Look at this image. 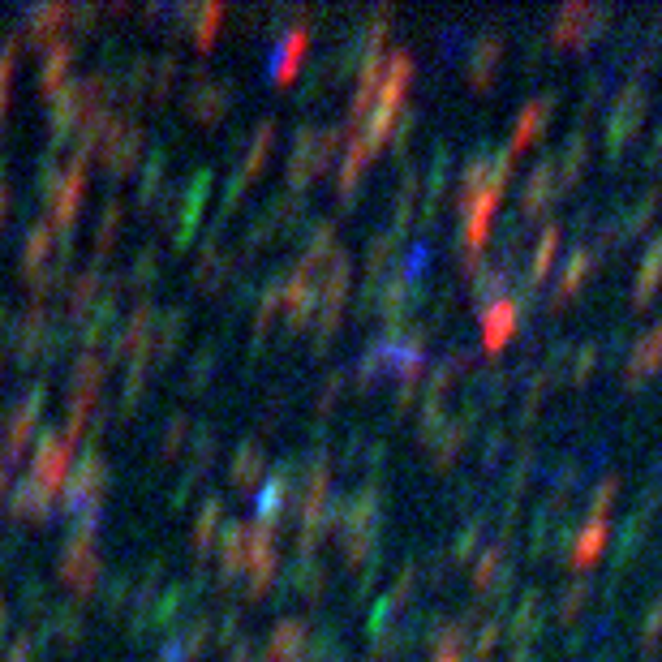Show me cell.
<instances>
[{
	"instance_id": "obj_1",
	"label": "cell",
	"mask_w": 662,
	"mask_h": 662,
	"mask_svg": "<svg viewBox=\"0 0 662 662\" xmlns=\"http://www.w3.org/2000/svg\"><path fill=\"white\" fill-rule=\"evenodd\" d=\"M512 327H516V306H512V301H495V306L486 310V319H482V340H486V349H499V344L508 340Z\"/></svg>"
},
{
	"instance_id": "obj_2",
	"label": "cell",
	"mask_w": 662,
	"mask_h": 662,
	"mask_svg": "<svg viewBox=\"0 0 662 662\" xmlns=\"http://www.w3.org/2000/svg\"><path fill=\"white\" fill-rule=\"evenodd\" d=\"M654 357H662V323H658V327L650 331V336H645V340H641V349H637V353H632V357H628V370H632V374H641V370H650V366H654Z\"/></svg>"
},
{
	"instance_id": "obj_3",
	"label": "cell",
	"mask_w": 662,
	"mask_h": 662,
	"mask_svg": "<svg viewBox=\"0 0 662 662\" xmlns=\"http://www.w3.org/2000/svg\"><path fill=\"white\" fill-rule=\"evenodd\" d=\"M546 121V99H538V104H529L525 112H521V121H516V138H512V147H525L529 138L538 134V125Z\"/></svg>"
},
{
	"instance_id": "obj_4",
	"label": "cell",
	"mask_w": 662,
	"mask_h": 662,
	"mask_svg": "<svg viewBox=\"0 0 662 662\" xmlns=\"http://www.w3.org/2000/svg\"><path fill=\"white\" fill-rule=\"evenodd\" d=\"M306 48V31H289V39H284V48H276V74L280 78H289L293 74V61H297V52Z\"/></svg>"
},
{
	"instance_id": "obj_5",
	"label": "cell",
	"mask_w": 662,
	"mask_h": 662,
	"mask_svg": "<svg viewBox=\"0 0 662 662\" xmlns=\"http://www.w3.org/2000/svg\"><path fill=\"white\" fill-rule=\"evenodd\" d=\"M301 641H306V632H301V624H284L280 632H276V637H271V650H276V658H284V662H293L297 654V645Z\"/></svg>"
},
{
	"instance_id": "obj_6",
	"label": "cell",
	"mask_w": 662,
	"mask_h": 662,
	"mask_svg": "<svg viewBox=\"0 0 662 662\" xmlns=\"http://www.w3.org/2000/svg\"><path fill=\"white\" fill-rule=\"evenodd\" d=\"M241 542L258 546V551H267V542L258 538V534H250V529H237V534H233V546H241ZM228 568H250V555L246 551H233V555H228Z\"/></svg>"
},
{
	"instance_id": "obj_7",
	"label": "cell",
	"mask_w": 662,
	"mask_h": 662,
	"mask_svg": "<svg viewBox=\"0 0 662 662\" xmlns=\"http://www.w3.org/2000/svg\"><path fill=\"white\" fill-rule=\"evenodd\" d=\"M598 546H602V516H594V525L581 534L577 542V559H594L598 555Z\"/></svg>"
},
{
	"instance_id": "obj_8",
	"label": "cell",
	"mask_w": 662,
	"mask_h": 662,
	"mask_svg": "<svg viewBox=\"0 0 662 662\" xmlns=\"http://www.w3.org/2000/svg\"><path fill=\"white\" fill-rule=\"evenodd\" d=\"M443 662H456V658H443Z\"/></svg>"
}]
</instances>
